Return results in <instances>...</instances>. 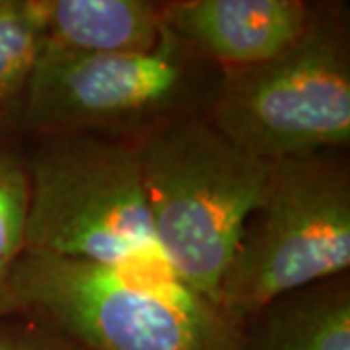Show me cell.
Masks as SVG:
<instances>
[{"label":"cell","mask_w":350,"mask_h":350,"mask_svg":"<svg viewBox=\"0 0 350 350\" xmlns=\"http://www.w3.org/2000/svg\"><path fill=\"white\" fill-rule=\"evenodd\" d=\"M41 43V0H4L0 6V129L20 131L25 86Z\"/></svg>","instance_id":"obj_10"},{"label":"cell","mask_w":350,"mask_h":350,"mask_svg":"<svg viewBox=\"0 0 350 350\" xmlns=\"http://www.w3.org/2000/svg\"><path fill=\"white\" fill-rule=\"evenodd\" d=\"M2 2H4V0H0V6H2Z\"/></svg>","instance_id":"obj_13"},{"label":"cell","mask_w":350,"mask_h":350,"mask_svg":"<svg viewBox=\"0 0 350 350\" xmlns=\"http://www.w3.org/2000/svg\"><path fill=\"white\" fill-rule=\"evenodd\" d=\"M222 78V70L167 27L162 41L142 53L78 55L41 45L18 126L38 137L138 138L163 123L199 115L202 105L208 111Z\"/></svg>","instance_id":"obj_4"},{"label":"cell","mask_w":350,"mask_h":350,"mask_svg":"<svg viewBox=\"0 0 350 350\" xmlns=\"http://www.w3.org/2000/svg\"><path fill=\"white\" fill-rule=\"evenodd\" d=\"M296 294V300L275 301L251 321L253 331L243 333L247 350H350L349 284L327 280V286Z\"/></svg>","instance_id":"obj_9"},{"label":"cell","mask_w":350,"mask_h":350,"mask_svg":"<svg viewBox=\"0 0 350 350\" xmlns=\"http://www.w3.org/2000/svg\"><path fill=\"white\" fill-rule=\"evenodd\" d=\"M27 317L84 350H247L243 331L193 292L142 286L109 267L24 251L0 319Z\"/></svg>","instance_id":"obj_3"},{"label":"cell","mask_w":350,"mask_h":350,"mask_svg":"<svg viewBox=\"0 0 350 350\" xmlns=\"http://www.w3.org/2000/svg\"><path fill=\"white\" fill-rule=\"evenodd\" d=\"M27 174L24 251L109 267L162 292H191L156 239L133 138L41 137Z\"/></svg>","instance_id":"obj_1"},{"label":"cell","mask_w":350,"mask_h":350,"mask_svg":"<svg viewBox=\"0 0 350 350\" xmlns=\"http://www.w3.org/2000/svg\"><path fill=\"white\" fill-rule=\"evenodd\" d=\"M41 45L64 53H142L165 31L162 4L146 0H41Z\"/></svg>","instance_id":"obj_8"},{"label":"cell","mask_w":350,"mask_h":350,"mask_svg":"<svg viewBox=\"0 0 350 350\" xmlns=\"http://www.w3.org/2000/svg\"><path fill=\"white\" fill-rule=\"evenodd\" d=\"M18 129H0V292L25 247L29 174L18 142Z\"/></svg>","instance_id":"obj_11"},{"label":"cell","mask_w":350,"mask_h":350,"mask_svg":"<svg viewBox=\"0 0 350 350\" xmlns=\"http://www.w3.org/2000/svg\"><path fill=\"white\" fill-rule=\"evenodd\" d=\"M300 0H179L162 4L165 27L222 72L251 68L286 51L312 24Z\"/></svg>","instance_id":"obj_7"},{"label":"cell","mask_w":350,"mask_h":350,"mask_svg":"<svg viewBox=\"0 0 350 350\" xmlns=\"http://www.w3.org/2000/svg\"><path fill=\"white\" fill-rule=\"evenodd\" d=\"M350 265V177L323 154L273 162L269 189L220 284L218 310L241 331L269 306Z\"/></svg>","instance_id":"obj_5"},{"label":"cell","mask_w":350,"mask_h":350,"mask_svg":"<svg viewBox=\"0 0 350 350\" xmlns=\"http://www.w3.org/2000/svg\"><path fill=\"white\" fill-rule=\"evenodd\" d=\"M0 350H84L59 331L27 317L0 319Z\"/></svg>","instance_id":"obj_12"},{"label":"cell","mask_w":350,"mask_h":350,"mask_svg":"<svg viewBox=\"0 0 350 350\" xmlns=\"http://www.w3.org/2000/svg\"><path fill=\"white\" fill-rule=\"evenodd\" d=\"M211 125L253 156L278 162L350 142V53L342 22L312 24L267 63L224 72Z\"/></svg>","instance_id":"obj_6"},{"label":"cell","mask_w":350,"mask_h":350,"mask_svg":"<svg viewBox=\"0 0 350 350\" xmlns=\"http://www.w3.org/2000/svg\"><path fill=\"white\" fill-rule=\"evenodd\" d=\"M135 140L156 239L185 286L218 310L220 284L265 200L273 162L191 115Z\"/></svg>","instance_id":"obj_2"}]
</instances>
